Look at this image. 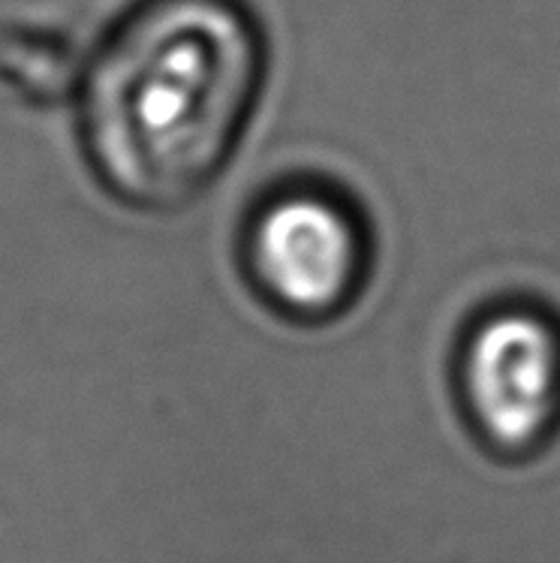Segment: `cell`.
<instances>
[{
	"instance_id": "6da1fadb",
	"label": "cell",
	"mask_w": 560,
	"mask_h": 563,
	"mask_svg": "<svg viewBox=\"0 0 560 563\" xmlns=\"http://www.w3.org/2000/svg\"><path fill=\"white\" fill-rule=\"evenodd\" d=\"M260 76L263 43L239 0H139L81 76L97 178L139 211L194 202L235 148Z\"/></svg>"
},
{
	"instance_id": "7a4b0ae2",
	"label": "cell",
	"mask_w": 560,
	"mask_h": 563,
	"mask_svg": "<svg viewBox=\"0 0 560 563\" xmlns=\"http://www.w3.org/2000/svg\"><path fill=\"white\" fill-rule=\"evenodd\" d=\"M248 265L268 299L293 313H332L365 272V235L332 196L296 190L253 218Z\"/></svg>"
},
{
	"instance_id": "3957f363",
	"label": "cell",
	"mask_w": 560,
	"mask_h": 563,
	"mask_svg": "<svg viewBox=\"0 0 560 563\" xmlns=\"http://www.w3.org/2000/svg\"><path fill=\"white\" fill-rule=\"evenodd\" d=\"M464 389L494 443L534 446L560 416V332L537 311L494 313L470 338Z\"/></svg>"
}]
</instances>
